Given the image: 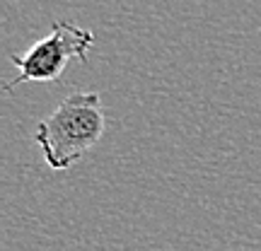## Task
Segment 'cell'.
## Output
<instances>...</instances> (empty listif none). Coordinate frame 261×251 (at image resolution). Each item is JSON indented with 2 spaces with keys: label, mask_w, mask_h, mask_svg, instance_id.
<instances>
[{
  "label": "cell",
  "mask_w": 261,
  "mask_h": 251,
  "mask_svg": "<svg viewBox=\"0 0 261 251\" xmlns=\"http://www.w3.org/2000/svg\"><path fill=\"white\" fill-rule=\"evenodd\" d=\"M94 46V34L90 29L77 27L68 19H56L44 39L24 53H12L10 61L17 68V77L5 85V92H12L24 82H54L63 75L70 61H87L90 48Z\"/></svg>",
  "instance_id": "cell-2"
},
{
  "label": "cell",
  "mask_w": 261,
  "mask_h": 251,
  "mask_svg": "<svg viewBox=\"0 0 261 251\" xmlns=\"http://www.w3.org/2000/svg\"><path fill=\"white\" fill-rule=\"evenodd\" d=\"M107 114L97 92L68 94L54 111L37 126V143L51 169L65 172L83 159L104 135Z\"/></svg>",
  "instance_id": "cell-1"
}]
</instances>
